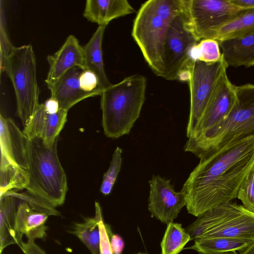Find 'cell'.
I'll return each instance as SVG.
<instances>
[{
	"instance_id": "obj_1",
	"label": "cell",
	"mask_w": 254,
	"mask_h": 254,
	"mask_svg": "<svg viewBox=\"0 0 254 254\" xmlns=\"http://www.w3.org/2000/svg\"><path fill=\"white\" fill-rule=\"evenodd\" d=\"M183 185L189 213L199 217L237 198L254 168V136L206 154Z\"/></svg>"
},
{
	"instance_id": "obj_2",
	"label": "cell",
	"mask_w": 254,
	"mask_h": 254,
	"mask_svg": "<svg viewBox=\"0 0 254 254\" xmlns=\"http://www.w3.org/2000/svg\"><path fill=\"white\" fill-rule=\"evenodd\" d=\"M182 10V0H149L141 5L134 19L132 37L157 76L164 75L167 34Z\"/></svg>"
},
{
	"instance_id": "obj_3",
	"label": "cell",
	"mask_w": 254,
	"mask_h": 254,
	"mask_svg": "<svg viewBox=\"0 0 254 254\" xmlns=\"http://www.w3.org/2000/svg\"><path fill=\"white\" fill-rule=\"evenodd\" d=\"M146 85V78L135 74L103 90L100 104L106 136L116 139L130 132L145 102Z\"/></svg>"
},
{
	"instance_id": "obj_4",
	"label": "cell",
	"mask_w": 254,
	"mask_h": 254,
	"mask_svg": "<svg viewBox=\"0 0 254 254\" xmlns=\"http://www.w3.org/2000/svg\"><path fill=\"white\" fill-rule=\"evenodd\" d=\"M57 142L46 147L42 139H29L27 148L29 182L27 191L54 207L63 205L68 190L66 176L58 155Z\"/></svg>"
},
{
	"instance_id": "obj_5",
	"label": "cell",
	"mask_w": 254,
	"mask_h": 254,
	"mask_svg": "<svg viewBox=\"0 0 254 254\" xmlns=\"http://www.w3.org/2000/svg\"><path fill=\"white\" fill-rule=\"evenodd\" d=\"M236 101L227 117L188 152L200 158L226 145L254 136V84L236 86Z\"/></svg>"
},
{
	"instance_id": "obj_6",
	"label": "cell",
	"mask_w": 254,
	"mask_h": 254,
	"mask_svg": "<svg viewBox=\"0 0 254 254\" xmlns=\"http://www.w3.org/2000/svg\"><path fill=\"white\" fill-rule=\"evenodd\" d=\"M0 67L13 85L17 114L24 127L40 105L36 62L32 46L14 47L6 57L0 59Z\"/></svg>"
},
{
	"instance_id": "obj_7",
	"label": "cell",
	"mask_w": 254,
	"mask_h": 254,
	"mask_svg": "<svg viewBox=\"0 0 254 254\" xmlns=\"http://www.w3.org/2000/svg\"><path fill=\"white\" fill-rule=\"evenodd\" d=\"M185 230L190 241L225 237L254 242V213L231 201L205 212Z\"/></svg>"
},
{
	"instance_id": "obj_8",
	"label": "cell",
	"mask_w": 254,
	"mask_h": 254,
	"mask_svg": "<svg viewBox=\"0 0 254 254\" xmlns=\"http://www.w3.org/2000/svg\"><path fill=\"white\" fill-rule=\"evenodd\" d=\"M186 28L197 41L215 40L220 28L244 10L230 0H182Z\"/></svg>"
},
{
	"instance_id": "obj_9",
	"label": "cell",
	"mask_w": 254,
	"mask_h": 254,
	"mask_svg": "<svg viewBox=\"0 0 254 254\" xmlns=\"http://www.w3.org/2000/svg\"><path fill=\"white\" fill-rule=\"evenodd\" d=\"M190 71L188 80L190 89V111L187 127L188 138L200 119L215 86L227 68L222 57L215 63L199 61L189 62L186 66Z\"/></svg>"
},
{
	"instance_id": "obj_10",
	"label": "cell",
	"mask_w": 254,
	"mask_h": 254,
	"mask_svg": "<svg viewBox=\"0 0 254 254\" xmlns=\"http://www.w3.org/2000/svg\"><path fill=\"white\" fill-rule=\"evenodd\" d=\"M236 85L226 71L218 79L205 108L184 147L186 152L218 125L229 115L236 101Z\"/></svg>"
},
{
	"instance_id": "obj_11",
	"label": "cell",
	"mask_w": 254,
	"mask_h": 254,
	"mask_svg": "<svg viewBox=\"0 0 254 254\" xmlns=\"http://www.w3.org/2000/svg\"><path fill=\"white\" fill-rule=\"evenodd\" d=\"M197 41L186 28L181 12L172 22L164 48L165 71L163 78L175 80L189 62V54Z\"/></svg>"
},
{
	"instance_id": "obj_12",
	"label": "cell",
	"mask_w": 254,
	"mask_h": 254,
	"mask_svg": "<svg viewBox=\"0 0 254 254\" xmlns=\"http://www.w3.org/2000/svg\"><path fill=\"white\" fill-rule=\"evenodd\" d=\"M149 184L148 208L151 216L167 225L173 222L186 205L185 194L176 191L170 180L159 175H153Z\"/></svg>"
},
{
	"instance_id": "obj_13",
	"label": "cell",
	"mask_w": 254,
	"mask_h": 254,
	"mask_svg": "<svg viewBox=\"0 0 254 254\" xmlns=\"http://www.w3.org/2000/svg\"><path fill=\"white\" fill-rule=\"evenodd\" d=\"M68 111L60 108L55 114L46 112L43 103L40 104L23 132L29 139L40 138L47 148L58 141V136L67 121Z\"/></svg>"
},
{
	"instance_id": "obj_14",
	"label": "cell",
	"mask_w": 254,
	"mask_h": 254,
	"mask_svg": "<svg viewBox=\"0 0 254 254\" xmlns=\"http://www.w3.org/2000/svg\"><path fill=\"white\" fill-rule=\"evenodd\" d=\"M47 61L49 69L45 82L49 90L70 69H85L83 47L73 35L68 36L58 51L48 55Z\"/></svg>"
},
{
	"instance_id": "obj_15",
	"label": "cell",
	"mask_w": 254,
	"mask_h": 254,
	"mask_svg": "<svg viewBox=\"0 0 254 254\" xmlns=\"http://www.w3.org/2000/svg\"><path fill=\"white\" fill-rule=\"evenodd\" d=\"M29 139L12 119L0 116L1 155L10 162L27 170V148Z\"/></svg>"
},
{
	"instance_id": "obj_16",
	"label": "cell",
	"mask_w": 254,
	"mask_h": 254,
	"mask_svg": "<svg viewBox=\"0 0 254 254\" xmlns=\"http://www.w3.org/2000/svg\"><path fill=\"white\" fill-rule=\"evenodd\" d=\"M83 70L79 67L70 69L50 89L51 97L57 100L60 108L68 111L81 101L101 94L103 90L87 92L81 89L79 76Z\"/></svg>"
},
{
	"instance_id": "obj_17",
	"label": "cell",
	"mask_w": 254,
	"mask_h": 254,
	"mask_svg": "<svg viewBox=\"0 0 254 254\" xmlns=\"http://www.w3.org/2000/svg\"><path fill=\"white\" fill-rule=\"evenodd\" d=\"M49 216L46 213L34 210L26 202L21 200L17 205L15 221L17 245L21 246L23 235L30 241L46 237L48 229L46 223Z\"/></svg>"
},
{
	"instance_id": "obj_18",
	"label": "cell",
	"mask_w": 254,
	"mask_h": 254,
	"mask_svg": "<svg viewBox=\"0 0 254 254\" xmlns=\"http://www.w3.org/2000/svg\"><path fill=\"white\" fill-rule=\"evenodd\" d=\"M135 12L127 0H87L83 16L99 26H107L114 19Z\"/></svg>"
},
{
	"instance_id": "obj_19",
	"label": "cell",
	"mask_w": 254,
	"mask_h": 254,
	"mask_svg": "<svg viewBox=\"0 0 254 254\" xmlns=\"http://www.w3.org/2000/svg\"><path fill=\"white\" fill-rule=\"evenodd\" d=\"M218 42L227 67L254 65V34Z\"/></svg>"
},
{
	"instance_id": "obj_20",
	"label": "cell",
	"mask_w": 254,
	"mask_h": 254,
	"mask_svg": "<svg viewBox=\"0 0 254 254\" xmlns=\"http://www.w3.org/2000/svg\"><path fill=\"white\" fill-rule=\"evenodd\" d=\"M106 26H98L88 42L83 47L85 69L94 72L103 90L112 84L105 73L103 58L102 41Z\"/></svg>"
},
{
	"instance_id": "obj_21",
	"label": "cell",
	"mask_w": 254,
	"mask_h": 254,
	"mask_svg": "<svg viewBox=\"0 0 254 254\" xmlns=\"http://www.w3.org/2000/svg\"><path fill=\"white\" fill-rule=\"evenodd\" d=\"M0 254L7 246L17 245L15 221L17 205L16 197L4 195L0 197Z\"/></svg>"
},
{
	"instance_id": "obj_22",
	"label": "cell",
	"mask_w": 254,
	"mask_h": 254,
	"mask_svg": "<svg viewBox=\"0 0 254 254\" xmlns=\"http://www.w3.org/2000/svg\"><path fill=\"white\" fill-rule=\"evenodd\" d=\"M253 243L249 240L225 237L200 238L194 240V244L189 249L204 254L242 252Z\"/></svg>"
},
{
	"instance_id": "obj_23",
	"label": "cell",
	"mask_w": 254,
	"mask_h": 254,
	"mask_svg": "<svg viewBox=\"0 0 254 254\" xmlns=\"http://www.w3.org/2000/svg\"><path fill=\"white\" fill-rule=\"evenodd\" d=\"M29 182L27 171L10 162L1 155L0 165V197L14 190L26 189Z\"/></svg>"
},
{
	"instance_id": "obj_24",
	"label": "cell",
	"mask_w": 254,
	"mask_h": 254,
	"mask_svg": "<svg viewBox=\"0 0 254 254\" xmlns=\"http://www.w3.org/2000/svg\"><path fill=\"white\" fill-rule=\"evenodd\" d=\"M253 34H254V8H251L244 10L222 26L218 31L215 40L218 42Z\"/></svg>"
},
{
	"instance_id": "obj_25",
	"label": "cell",
	"mask_w": 254,
	"mask_h": 254,
	"mask_svg": "<svg viewBox=\"0 0 254 254\" xmlns=\"http://www.w3.org/2000/svg\"><path fill=\"white\" fill-rule=\"evenodd\" d=\"M69 233L77 237L92 254H100V231L95 217L85 218L83 222L75 223Z\"/></svg>"
},
{
	"instance_id": "obj_26",
	"label": "cell",
	"mask_w": 254,
	"mask_h": 254,
	"mask_svg": "<svg viewBox=\"0 0 254 254\" xmlns=\"http://www.w3.org/2000/svg\"><path fill=\"white\" fill-rule=\"evenodd\" d=\"M190 241V236L181 224L169 223L161 242V254H179Z\"/></svg>"
},
{
	"instance_id": "obj_27",
	"label": "cell",
	"mask_w": 254,
	"mask_h": 254,
	"mask_svg": "<svg viewBox=\"0 0 254 254\" xmlns=\"http://www.w3.org/2000/svg\"><path fill=\"white\" fill-rule=\"evenodd\" d=\"M222 59L218 42L213 39H203L193 46L189 54V62L199 61L207 63L217 62Z\"/></svg>"
},
{
	"instance_id": "obj_28",
	"label": "cell",
	"mask_w": 254,
	"mask_h": 254,
	"mask_svg": "<svg viewBox=\"0 0 254 254\" xmlns=\"http://www.w3.org/2000/svg\"><path fill=\"white\" fill-rule=\"evenodd\" d=\"M122 149L117 146L114 151L108 170L103 176L100 187L101 192L105 195H109L121 170L122 163Z\"/></svg>"
},
{
	"instance_id": "obj_29",
	"label": "cell",
	"mask_w": 254,
	"mask_h": 254,
	"mask_svg": "<svg viewBox=\"0 0 254 254\" xmlns=\"http://www.w3.org/2000/svg\"><path fill=\"white\" fill-rule=\"evenodd\" d=\"M4 195H11L16 197L17 199L24 201L34 210L46 213L49 216H57L60 215V212L58 211L55 207L51 205L41 198L27 191L23 193H18L14 190H11L6 192Z\"/></svg>"
},
{
	"instance_id": "obj_30",
	"label": "cell",
	"mask_w": 254,
	"mask_h": 254,
	"mask_svg": "<svg viewBox=\"0 0 254 254\" xmlns=\"http://www.w3.org/2000/svg\"><path fill=\"white\" fill-rule=\"evenodd\" d=\"M95 215L100 231V254H113L112 251L110 240L113 233L111 227L104 222L101 207L98 202H95Z\"/></svg>"
},
{
	"instance_id": "obj_31",
	"label": "cell",
	"mask_w": 254,
	"mask_h": 254,
	"mask_svg": "<svg viewBox=\"0 0 254 254\" xmlns=\"http://www.w3.org/2000/svg\"><path fill=\"white\" fill-rule=\"evenodd\" d=\"M237 198L247 210L254 213V168L240 187Z\"/></svg>"
},
{
	"instance_id": "obj_32",
	"label": "cell",
	"mask_w": 254,
	"mask_h": 254,
	"mask_svg": "<svg viewBox=\"0 0 254 254\" xmlns=\"http://www.w3.org/2000/svg\"><path fill=\"white\" fill-rule=\"evenodd\" d=\"M4 9L0 1V59L6 57L11 51L14 46L9 41L7 32Z\"/></svg>"
},
{
	"instance_id": "obj_33",
	"label": "cell",
	"mask_w": 254,
	"mask_h": 254,
	"mask_svg": "<svg viewBox=\"0 0 254 254\" xmlns=\"http://www.w3.org/2000/svg\"><path fill=\"white\" fill-rule=\"evenodd\" d=\"M79 82L81 89L87 92L103 90L99 86L96 75L92 71L84 69L79 76Z\"/></svg>"
},
{
	"instance_id": "obj_34",
	"label": "cell",
	"mask_w": 254,
	"mask_h": 254,
	"mask_svg": "<svg viewBox=\"0 0 254 254\" xmlns=\"http://www.w3.org/2000/svg\"><path fill=\"white\" fill-rule=\"evenodd\" d=\"M20 248L25 254H47L34 241L22 242Z\"/></svg>"
},
{
	"instance_id": "obj_35",
	"label": "cell",
	"mask_w": 254,
	"mask_h": 254,
	"mask_svg": "<svg viewBox=\"0 0 254 254\" xmlns=\"http://www.w3.org/2000/svg\"><path fill=\"white\" fill-rule=\"evenodd\" d=\"M110 244L113 254H122L124 248V242L119 235L113 234Z\"/></svg>"
},
{
	"instance_id": "obj_36",
	"label": "cell",
	"mask_w": 254,
	"mask_h": 254,
	"mask_svg": "<svg viewBox=\"0 0 254 254\" xmlns=\"http://www.w3.org/2000/svg\"><path fill=\"white\" fill-rule=\"evenodd\" d=\"M46 112L50 114L57 113L60 110L59 102L55 98L51 97L44 103Z\"/></svg>"
},
{
	"instance_id": "obj_37",
	"label": "cell",
	"mask_w": 254,
	"mask_h": 254,
	"mask_svg": "<svg viewBox=\"0 0 254 254\" xmlns=\"http://www.w3.org/2000/svg\"><path fill=\"white\" fill-rule=\"evenodd\" d=\"M231 1L243 9L254 8V0H230Z\"/></svg>"
},
{
	"instance_id": "obj_38",
	"label": "cell",
	"mask_w": 254,
	"mask_h": 254,
	"mask_svg": "<svg viewBox=\"0 0 254 254\" xmlns=\"http://www.w3.org/2000/svg\"><path fill=\"white\" fill-rule=\"evenodd\" d=\"M240 254H254V242L252 243L245 250L241 252Z\"/></svg>"
},
{
	"instance_id": "obj_39",
	"label": "cell",
	"mask_w": 254,
	"mask_h": 254,
	"mask_svg": "<svg viewBox=\"0 0 254 254\" xmlns=\"http://www.w3.org/2000/svg\"><path fill=\"white\" fill-rule=\"evenodd\" d=\"M199 254H204L199 253ZM212 254H237V253L236 252H226V253Z\"/></svg>"
},
{
	"instance_id": "obj_40",
	"label": "cell",
	"mask_w": 254,
	"mask_h": 254,
	"mask_svg": "<svg viewBox=\"0 0 254 254\" xmlns=\"http://www.w3.org/2000/svg\"><path fill=\"white\" fill-rule=\"evenodd\" d=\"M138 254H144V253H138Z\"/></svg>"
}]
</instances>
